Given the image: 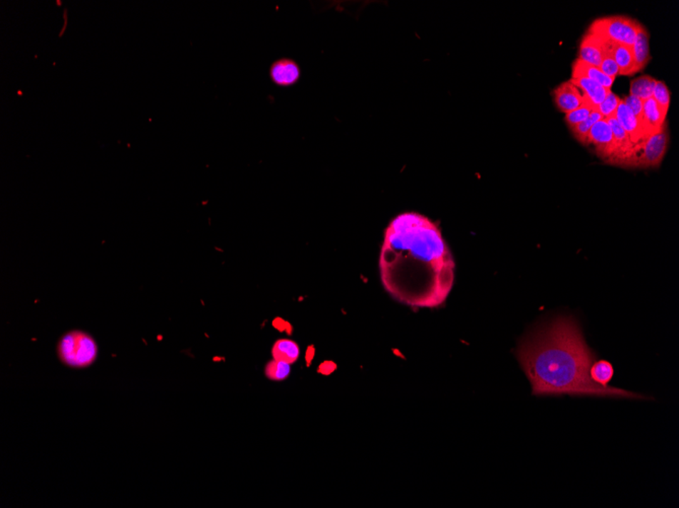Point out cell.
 <instances>
[{"mask_svg": "<svg viewBox=\"0 0 679 508\" xmlns=\"http://www.w3.org/2000/svg\"><path fill=\"white\" fill-rule=\"evenodd\" d=\"M455 260L437 223L417 212L390 221L380 258L385 290L414 307L444 304L455 282Z\"/></svg>", "mask_w": 679, "mask_h": 508, "instance_id": "1", "label": "cell"}, {"mask_svg": "<svg viewBox=\"0 0 679 508\" xmlns=\"http://www.w3.org/2000/svg\"><path fill=\"white\" fill-rule=\"evenodd\" d=\"M517 354L534 396L647 399L623 388H604L591 380L590 369L596 356L571 317H557L541 327L521 343Z\"/></svg>", "mask_w": 679, "mask_h": 508, "instance_id": "2", "label": "cell"}, {"mask_svg": "<svg viewBox=\"0 0 679 508\" xmlns=\"http://www.w3.org/2000/svg\"><path fill=\"white\" fill-rule=\"evenodd\" d=\"M57 353L66 366L85 369L97 359L98 346L89 334L83 331H71L64 334L59 340Z\"/></svg>", "mask_w": 679, "mask_h": 508, "instance_id": "3", "label": "cell"}, {"mask_svg": "<svg viewBox=\"0 0 679 508\" xmlns=\"http://www.w3.org/2000/svg\"><path fill=\"white\" fill-rule=\"evenodd\" d=\"M640 21L626 16H607L591 23L588 32L616 44L633 46Z\"/></svg>", "mask_w": 679, "mask_h": 508, "instance_id": "4", "label": "cell"}, {"mask_svg": "<svg viewBox=\"0 0 679 508\" xmlns=\"http://www.w3.org/2000/svg\"><path fill=\"white\" fill-rule=\"evenodd\" d=\"M669 140L670 135L666 123L659 132L633 147L628 168H658L665 157Z\"/></svg>", "mask_w": 679, "mask_h": 508, "instance_id": "5", "label": "cell"}, {"mask_svg": "<svg viewBox=\"0 0 679 508\" xmlns=\"http://www.w3.org/2000/svg\"><path fill=\"white\" fill-rule=\"evenodd\" d=\"M588 145L594 149L596 156L604 163L613 164L616 145L611 127L606 119H601L593 125L588 136Z\"/></svg>", "mask_w": 679, "mask_h": 508, "instance_id": "6", "label": "cell"}, {"mask_svg": "<svg viewBox=\"0 0 679 508\" xmlns=\"http://www.w3.org/2000/svg\"><path fill=\"white\" fill-rule=\"evenodd\" d=\"M551 95L555 106L562 113L568 114L580 108L583 105L588 104L582 90L576 87L571 80L555 87Z\"/></svg>", "mask_w": 679, "mask_h": 508, "instance_id": "7", "label": "cell"}, {"mask_svg": "<svg viewBox=\"0 0 679 508\" xmlns=\"http://www.w3.org/2000/svg\"><path fill=\"white\" fill-rule=\"evenodd\" d=\"M269 75L274 85L280 88H289L299 82L301 69L299 63L293 59L280 58L271 63Z\"/></svg>", "mask_w": 679, "mask_h": 508, "instance_id": "8", "label": "cell"}, {"mask_svg": "<svg viewBox=\"0 0 679 508\" xmlns=\"http://www.w3.org/2000/svg\"><path fill=\"white\" fill-rule=\"evenodd\" d=\"M666 117L662 113L657 102L653 100V97L644 101L643 106L642 119H641V127L643 131V142L647 139L650 136L659 132L666 124Z\"/></svg>", "mask_w": 679, "mask_h": 508, "instance_id": "9", "label": "cell"}, {"mask_svg": "<svg viewBox=\"0 0 679 508\" xmlns=\"http://www.w3.org/2000/svg\"><path fill=\"white\" fill-rule=\"evenodd\" d=\"M604 48V40L587 31L579 45L578 59L599 68L603 57Z\"/></svg>", "mask_w": 679, "mask_h": 508, "instance_id": "10", "label": "cell"}, {"mask_svg": "<svg viewBox=\"0 0 679 508\" xmlns=\"http://www.w3.org/2000/svg\"><path fill=\"white\" fill-rule=\"evenodd\" d=\"M631 51H633L638 73L644 70L651 60V53H650V34L647 28L642 23L638 26L635 42L631 46Z\"/></svg>", "mask_w": 679, "mask_h": 508, "instance_id": "11", "label": "cell"}, {"mask_svg": "<svg viewBox=\"0 0 679 508\" xmlns=\"http://www.w3.org/2000/svg\"><path fill=\"white\" fill-rule=\"evenodd\" d=\"M614 116H616L617 122L621 124V127L630 136L631 142L633 143V145L643 142V131L641 124L636 116L633 115V112L624 104L623 100L619 102L618 108H617Z\"/></svg>", "mask_w": 679, "mask_h": 508, "instance_id": "12", "label": "cell"}, {"mask_svg": "<svg viewBox=\"0 0 679 508\" xmlns=\"http://www.w3.org/2000/svg\"><path fill=\"white\" fill-rule=\"evenodd\" d=\"M606 42L607 45H608L610 52H611L612 56H613L614 60L616 62L617 66H618V75L631 76L638 73L635 59H633V51H631V47L626 46V45L616 44V43Z\"/></svg>", "mask_w": 679, "mask_h": 508, "instance_id": "13", "label": "cell"}, {"mask_svg": "<svg viewBox=\"0 0 679 508\" xmlns=\"http://www.w3.org/2000/svg\"><path fill=\"white\" fill-rule=\"evenodd\" d=\"M571 78H586L591 80H594L604 88L611 90L613 85V78L604 75L598 66L592 65L576 58L571 64Z\"/></svg>", "mask_w": 679, "mask_h": 508, "instance_id": "14", "label": "cell"}, {"mask_svg": "<svg viewBox=\"0 0 679 508\" xmlns=\"http://www.w3.org/2000/svg\"><path fill=\"white\" fill-rule=\"evenodd\" d=\"M571 82L576 87L582 90L585 95L586 101L591 105L593 108L596 109L602 102L604 101L606 95H608V88H604L594 80H591L586 78H571Z\"/></svg>", "mask_w": 679, "mask_h": 508, "instance_id": "15", "label": "cell"}, {"mask_svg": "<svg viewBox=\"0 0 679 508\" xmlns=\"http://www.w3.org/2000/svg\"><path fill=\"white\" fill-rule=\"evenodd\" d=\"M274 359L284 360L289 364H294L300 356V347L294 341L289 339H280L273 346L271 350Z\"/></svg>", "mask_w": 679, "mask_h": 508, "instance_id": "16", "label": "cell"}, {"mask_svg": "<svg viewBox=\"0 0 679 508\" xmlns=\"http://www.w3.org/2000/svg\"><path fill=\"white\" fill-rule=\"evenodd\" d=\"M656 82V78L651 75H642L633 78L631 82L630 95L638 97L642 101H646L652 97Z\"/></svg>", "mask_w": 679, "mask_h": 508, "instance_id": "17", "label": "cell"}, {"mask_svg": "<svg viewBox=\"0 0 679 508\" xmlns=\"http://www.w3.org/2000/svg\"><path fill=\"white\" fill-rule=\"evenodd\" d=\"M614 376L613 366L607 360H598L590 369L591 380L606 388Z\"/></svg>", "mask_w": 679, "mask_h": 508, "instance_id": "18", "label": "cell"}, {"mask_svg": "<svg viewBox=\"0 0 679 508\" xmlns=\"http://www.w3.org/2000/svg\"><path fill=\"white\" fill-rule=\"evenodd\" d=\"M601 119H603L601 114L597 110H594L586 120L579 123L578 125L574 126V127L569 128V130L579 142L582 143L585 147H588V136H589L591 129L595 123L601 120Z\"/></svg>", "mask_w": 679, "mask_h": 508, "instance_id": "19", "label": "cell"}, {"mask_svg": "<svg viewBox=\"0 0 679 508\" xmlns=\"http://www.w3.org/2000/svg\"><path fill=\"white\" fill-rule=\"evenodd\" d=\"M291 374V364L284 360L274 359L266 366V374L271 381H284Z\"/></svg>", "mask_w": 679, "mask_h": 508, "instance_id": "20", "label": "cell"}, {"mask_svg": "<svg viewBox=\"0 0 679 508\" xmlns=\"http://www.w3.org/2000/svg\"><path fill=\"white\" fill-rule=\"evenodd\" d=\"M652 97L657 102L659 108L661 109L662 113L667 116L669 107H670L671 94L665 83L662 82V80H657Z\"/></svg>", "mask_w": 679, "mask_h": 508, "instance_id": "21", "label": "cell"}, {"mask_svg": "<svg viewBox=\"0 0 679 508\" xmlns=\"http://www.w3.org/2000/svg\"><path fill=\"white\" fill-rule=\"evenodd\" d=\"M621 101V97L610 90L604 101L595 110H597L604 119L610 118V117L616 115V110L618 108Z\"/></svg>", "mask_w": 679, "mask_h": 508, "instance_id": "22", "label": "cell"}, {"mask_svg": "<svg viewBox=\"0 0 679 508\" xmlns=\"http://www.w3.org/2000/svg\"><path fill=\"white\" fill-rule=\"evenodd\" d=\"M605 42L604 53L603 57H602L601 63H600L599 68L604 75L609 76V78H613L616 80L617 76H618L619 69L617 66L616 60H614L613 56H612L611 52L607 42Z\"/></svg>", "mask_w": 679, "mask_h": 508, "instance_id": "23", "label": "cell"}, {"mask_svg": "<svg viewBox=\"0 0 679 508\" xmlns=\"http://www.w3.org/2000/svg\"><path fill=\"white\" fill-rule=\"evenodd\" d=\"M594 110L595 109L589 104L583 105L580 108L574 110V111L566 114L564 120H566V123L568 124L569 128L574 127V126L578 125L579 123L586 120Z\"/></svg>", "mask_w": 679, "mask_h": 508, "instance_id": "24", "label": "cell"}, {"mask_svg": "<svg viewBox=\"0 0 679 508\" xmlns=\"http://www.w3.org/2000/svg\"><path fill=\"white\" fill-rule=\"evenodd\" d=\"M624 104L628 106V108L633 112V115L636 116V118L638 119V122L641 124V119H642L643 114V106H644V101L638 99V97L635 95H628L623 100Z\"/></svg>", "mask_w": 679, "mask_h": 508, "instance_id": "25", "label": "cell"}]
</instances>
